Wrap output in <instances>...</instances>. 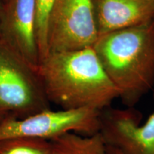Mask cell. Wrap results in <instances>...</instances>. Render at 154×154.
<instances>
[{
    "label": "cell",
    "instance_id": "1",
    "mask_svg": "<svg viewBox=\"0 0 154 154\" xmlns=\"http://www.w3.org/2000/svg\"><path fill=\"white\" fill-rule=\"evenodd\" d=\"M38 72L49 103L61 109L102 111L119 99L93 47L51 52L40 61Z\"/></svg>",
    "mask_w": 154,
    "mask_h": 154
},
{
    "label": "cell",
    "instance_id": "2",
    "mask_svg": "<svg viewBox=\"0 0 154 154\" xmlns=\"http://www.w3.org/2000/svg\"><path fill=\"white\" fill-rule=\"evenodd\" d=\"M93 49L126 107L154 90V20L101 34Z\"/></svg>",
    "mask_w": 154,
    "mask_h": 154
},
{
    "label": "cell",
    "instance_id": "3",
    "mask_svg": "<svg viewBox=\"0 0 154 154\" xmlns=\"http://www.w3.org/2000/svg\"><path fill=\"white\" fill-rule=\"evenodd\" d=\"M0 102L17 119L50 109L38 68L1 39Z\"/></svg>",
    "mask_w": 154,
    "mask_h": 154
},
{
    "label": "cell",
    "instance_id": "4",
    "mask_svg": "<svg viewBox=\"0 0 154 154\" xmlns=\"http://www.w3.org/2000/svg\"><path fill=\"white\" fill-rule=\"evenodd\" d=\"M100 115L101 111L92 109H48L22 119L9 115L0 122V140L28 137L51 140L68 132L92 135L99 132Z\"/></svg>",
    "mask_w": 154,
    "mask_h": 154
},
{
    "label": "cell",
    "instance_id": "5",
    "mask_svg": "<svg viewBox=\"0 0 154 154\" xmlns=\"http://www.w3.org/2000/svg\"><path fill=\"white\" fill-rule=\"evenodd\" d=\"M99 36L92 0H54L48 20V52L93 47Z\"/></svg>",
    "mask_w": 154,
    "mask_h": 154
},
{
    "label": "cell",
    "instance_id": "6",
    "mask_svg": "<svg viewBox=\"0 0 154 154\" xmlns=\"http://www.w3.org/2000/svg\"><path fill=\"white\" fill-rule=\"evenodd\" d=\"M142 117L134 107H108L101 111L99 133L123 154H154V112L143 124Z\"/></svg>",
    "mask_w": 154,
    "mask_h": 154
},
{
    "label": "cell",
    "instance_id": "7",
    "mask_svg": "<svg viewBox=\"0 0 154 154\" xmlns=\"http://www.w3.org/2000/svg\"><path fill=\"white\" fill-rule=\"evenodd\" d=\"M0 39L34 67L40 62L36 37V0H7L0 22Z\"/></svg>",
    "mask_w": 154,
    "mask_h": 154
},
{
    "label": "cell",
    "instance_id": "8",
    "mask_svg": "<svg viewBox=\"0 0 154 154\" xmlns=\"http://www.w3.org/2000/svg\"><path fill=\"white\" fill-rule=\"evenodd\" d=\"M99 35L154 20V0H92Z\"/></svg>",
    "mask_w": 154,
    "mask_h": 154
},
{
    "label": "cell",
    "instance_id": "9",
    "mask_svg": "<svg viewBox=\"0 0 154 154\" xmlns=\"http://www.w3.org/2000/svg\"><path fill=\"white\" fill-rule=\"evenodd\" d=\"M48 154H109L104 139L99 132L84 135L68 132L50 140Z\"/></svg>",
    "mask_w": 154,
    "mask_h": 154
},
{
    "label": "cell",
    "instance_id": "10",
    "mask_svg": "<svg viewBox=\"0 0 154 154\" xmlns=\"http://www.w3.org/2000/svg\"><path fill=\"white\" fill-rule=\"evenodd\" d=\"M50 140L28 137L0 140V154H48Z\"/></svg>",
    "mask_w": 154,
    "mask_h": 154
},
{
    "label": "cell",
    "instance_id": "11",
    "mask_svg": "<svg viewBox=\"0 0 154 154\" xmlns=\"http://www.w3.org/2000/svg\"><path fill=\"white\" fill-rule=\"evenodd\" d=\"M36 37L41 61L49 53L47 44L48 20L54 0H36Z\"/></svg>",
    "mask_w": 154,
    "mask_h": 154
},
{
    "label": "cell",
    "instance_id": "12",
    "mask_svg": "<svg viewBox=\"0 0 154 154\" xmlns=\"http://www.w3.org/2000/svg\"><path fill=\"white\" fill-rule=\"evenodd\" d=\"M9 115H10V113H9V111L5 109V107L0 102V122L3 121L4 119H5L7 117H8Z\"/></svg>",
    "mask_w": 154,
    "mask_h": 154
},
{
    "label": "cell",
    "instance_id": "13",
    "mask_svg": "<svg viewBox=\"0 0 154 154\" xmlns=\"http://www.w3.org/2000/svg\"><path fill=\"white\" fill-rule=\"evenodd\" d=\"M108 153L109 154H123L121 151H119V150L114 149L113 147H110V146H108Z\"/></svg>",
    "mask_w": 154,
    "mask_h": 154
},
{
    "label": "cell",
    "instance_id": "14",
    "mask_svg": "<svg viewBox=\"0 0 154 154\" xmlns=\"http://www.w3.org/2000/svg\"><path fill=\"white\" fill-rule=\"evenodd\" d=\"M4 2L3 0H0V22H1V18L2 15V11H3V8H4Z\"/></svg>",
    "mask_w": 154,
    "mask_h": 154
},
{
    "label": "cell",
    "instance_id": "15",
    "mask_svg": "<svg viewBox=\"0 0 154 154\" xmlns=\"http://www.w3.org/2000/svg\"><path fill=\"white\" fill-rule=\"evenodd\" d=\"M3 1H4V2H7V0H3Z\"/></svg>",
    "mask_w": 154,
    "mask_h": 154
},
{
    "label": "cell",
    "instance_id": "16",
    "mask_svg": "<svg viewBox=\"0 0 154 154\" xmlns=\"http://www.w3.org/2000/svg\"><path fill=\"white\" fill-rule=\"evenodd\" d=\"M153 96H154V90H153Z\"/></svg>",
    "mask_w": 154,
    "mask_h": 154
}]
</instances>
